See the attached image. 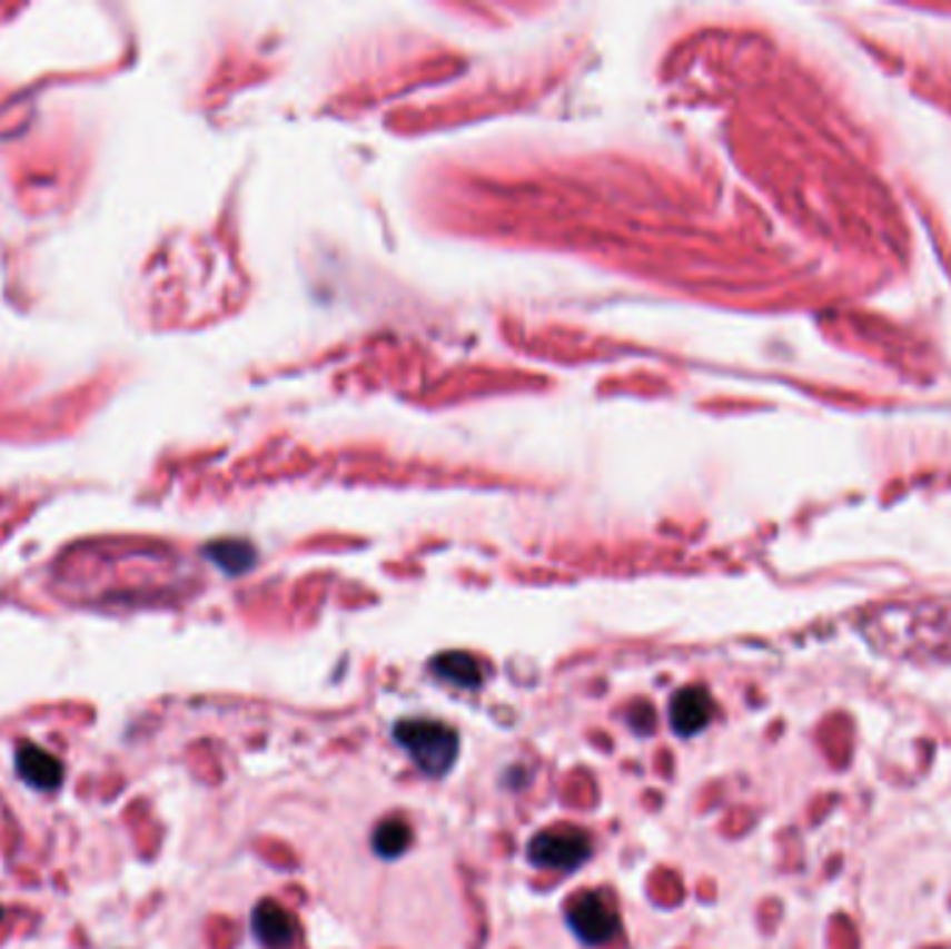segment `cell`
Returning <instances> with one entry per match:
<instances>
[{"label": "cell", "mask_w": 951, "mask_h": 949, "mask_svg": "<svg viewBox=\"0 0 951 949\" xmlns=\"http://www.w3.org/2000/svg\"><path fill=\"white\" fill-rule=\"evenodd\" d=\"M393 738L426 777L448 774L459 754V732L437 719H398Z\"/></svg>", "instance_id": "cell-1"}, {"label": "cell", "mask_w": 951, "mask_h": 949, "mask_svg": "<svg viewBox=\"0 0 951 949\" xmlns=\"http://www.w3.org/2000/svg\"><path fill=\"white\" fill-rule=\"evenodd\" d=\"M565 925L587 947H604L621 932V910L610 891H578L567 899Z\"/></svg>", "instance_id": "cell-2"}, {"label": "cell", "mask_w": 951, "mask_h": 949, "mask_svg": "<svg viewBox=\"0 0 951 949\" xmlns=\"http://www.w3.org/2000/svg\"><path fill=\"white\" fill-rule=\"evenodd\" d=\"M593 854V836L582 827H551L528 841L526 858L537 869L573 871Z\"/></svg>", "instance_id": "cell-3"}, {"label": "cell", "mask_w": 951, "mask_h": 949, "mask_svg": "<svg viewBox=\"0 0 951 949\" xmlns=\"http://www.w3.org/2000/svg\"><path fill=\"white\" fill-rule=\"evenodd\" d=\"M712 715H715V702H712L710 691L701 685L682 688V691L673 693L671 704H667V721L678 738H693L704 732Z\"/></svg>", "instance_id": "cell-4"}, {"label": "cell", "mask_w": 951, "mask_h": 949, "mask_svg": "<svg viewBox=\"0 0 951 949\" xmlns=\"http://www.w3.org/2000/svg\"><path fill=\"white\" fill-rule=\"evenodd\" d=\"M250 930L265 949H289L298 938V921L284 904L261 899L250 913Z\"/></svg>", "instance_id": "cell-5"}, {"label": "cell", "mask_w": 951, "mask_h": 949, "mask_svg": "<svg viewBox=\"0 0 951 949\" xmlns=\"http://www.w3.org/2000/svg\"><path fill=\"white\" fill-rule=\"evenodd\" d=\"M17 774L39 791H53L65 780V769H61L59 760L44 749L33 747V743H22L17 749Z\"/></svg>", "instance_id": "cell-6"}, {"label": "cell", "mask_w": 951, "mask_h": 949, "mask_svg": "<svg viewBox=\"0 0 951 949\" xmlns=\"http://www.w3.org/2000/svg\"><path fill=\"white\" fill-rule=\"evenodd\" d=\"M432 671L445 682H454L456 688H478L484 682V669L473 654L467 652H443L432 660Z\"/></svg>", "instance_id": "cell-7"}, {"label": "cell", "mask_w": 951, "mask_h": 949, "mask_svg": "<svg viewBox=\"0 0 951 949\" xmlns=\"http://www.w3.org/2000/svg\"><path fill=\"white\" fill-rule=\"evenodd\" d=\"M412 830L406 821L400 819H384L382 824L373 830V852L384 860H395L409 849Z\"/></svg>", "instance_id": "cell-8"}, {"label": "cell", "mask_w": 951, "mask_h": 949, "mask_svg": "<svg viewBox=\"0 0 951 949\" xmlns=\"http://www.w3.org/2000/svg\"><path fill=\"white\" fill-rule=\"evenodd\" d=\"M626 721H628V730L632 732H637V735H648V732L654 730V724H656V715H654V710L648 708V704L637 702L632 710H628Z\"/></svg>", "instance_id": "cell-9"}]
</instances>
